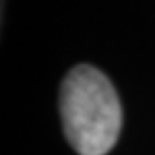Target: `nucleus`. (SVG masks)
<instances>
[{
	"label": "nucleus",
	"mask_w": 155,
	"mask_h": 155,
	"mask_svg": "<svg viewBox=\"0 0 155 155\" xmlns=\"http://www.w3.org/2000/svg\"><path fill=\"white\" fill-rule=\"evenodd\" d=\"M64 135L79 155H107L123 125L121 103L111 81L91 64L69 71L61 87Z\"/></svg>",
	"instance_id": "1"
}]
</instances>
